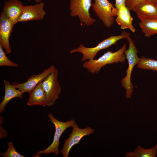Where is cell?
<instances>
[{"mask_svg":"<svg viewBox=\"0 0 157 157\" xmlns=\"http://www.w3.org/2000/svg\"><path fill=\"white\" fill-rule=\"evenodd\" d=\"M58 71L55 70L42 82V86L46 94L47 106L53 105L59 98L61 88L58 81Z\"/></svg>","mask_w":157,"mask_h":157,"instance_id":"obj_6","label":"cell"},{"mask_svg":"<svg viewBox=\"0 0 157 157\" xmlns=\"http://www.w3.org/2000/svg\"><path fill=\"white\" fill-rule=\"evenodd\" d=\"M55 69V67L52 65L47 69H44L41 73L32 75L24 83H19L14 82L13 84L23 93L26 92L29 93Z\"/></svg>","mask_w":157,"mask_h":157,"instance_id":"obj_9","label":"cell"},{"mask_svg":"<svg viewBox=\"0 0 157 157\" xmlns=\"http://www.w3.org/2000/svg\"><path fill=\"white\" fill-rule=\"evenodd\" d=\"M29 98L27 105L29 106L39 105L45 107L48 105L46 96L43 88L42 82L29 93Z\"/></svg>","mask_w":157,"mask_h":157,"instance_id":"obj_15","label":"cell"},{"mask_svg":"<svg viewBox=\"0 0 157 157\" xmlns=\"http://www.w3.org/2000/svg\"><path fill=\"white\" fill-rule=\"evenodd\" d=\"M139 26L146 37L149 38L157 34V18L141 21Z\"/></svg>","mask_w":157,"mask_h":157,"instance_id":"obj_17","label":"cell"},{"mask_svg":"<svg viewBox=\"0 0 157 157\" xmlns=\"http://www.w3.org/2000/svg\"><path fill=\"white\" fill-rule=\"evenodd\" d=\"M70 1L72 16H78L81 22L87 26L95 22V19L92 18L89 13L92 5L91 0H70Z\"/></svg>","mask_w":157,"mask_h":157,"instance_id":"obj_7","label":"cell"},{"mask_svg":"<svg viewBox=\"0 0 157 157\" xmlns=\"http://www.w3.org/2000/svg\"><path fill=\"white\" fill-rule=\"evenodd\" d=\"M72 127V131L69 138L64 140V144L60 152L63 157H68L72 148L75 145L79 144L81 139L84 136L94 133V130L88 126L80 128L76 124Z\"/></svg>","mask_w":157,"mask_h":157,"instance_id":"obj_8","label":"cell"},{"mask_svg":"<svg viewBox=\"0 0 157 157\" xmlns=\"http://www.w3.org/2000/svg\"><path fill=\"white\" fill-rule=\"evenodd\" d=\"M48 117L51 122L55 126V131L53 141L51 144L47 148L43 150L39 151L36 155L40 154H48L53 153L56 155L59 153V150L60 144V138L63 132L67 128L73 127L76 123L75 120L72 119L66 122H62L56 119L51 113L48 114Z\"/></svg>","mask_w":157,"mask_h":157,"instance_id":"obj_4","label":"cell"},{"mask_svg":"<svg viewBox=\"0 0 157 157\" xmlns=\"http://www.w3.org/2000/svg\"><path fill=\"white\" fill-rule=\"evenodd\" d=\"M130 35V34L123 31L119 35H112L103 40L97 46L92 47H88L83 44H80L78 47L71 50L70 53L78 52L83 55L81 61H85L94 59L97 54L100 50L108 48L112 45L115 44L118 41L123 39L126 38Z\"/></svg>","mask_w":157,"mask_h":157,"instance_id":"obj_2","label":"cell"},{"mask_svg":"<svg viewBox=\"0 0 157 157\" xmlns=\"http://www.w3.org/2000/svg\"><path fill=\"white\" fill-rule=\"evenodd\" d=\"M137 66L142 69L157 71V60L142 56L140 58Z\"/></svg>","mask_w":157,"mask_h":157,"instance_id":"obj_19","label":"cell"},{"mask_svg":"<svg viewBox=\"0 0 157 157\" xmlns=\"http://www.w3.org/2000/svg\"><path fill=\"white\" fill-rule=\"evenodd\" d=\"M157 2L150 0L142 1L133 9L141 21L157 18Z\"/></svg>","mask_w":157,"mask_h":157,"instance_id":"obj_11","label":"cell"},{"mask_svg":"<svg viewBox=\"0 0 157 157\" xmlns=\"http://www.w3.org/2000/svg\"><path fill=\"white\" fill-rule=\"evenodd\" d=\"M44 6L43 3L40 2L34 5L24 6L19 17L18 22L42 19L46 14L44 9Z\"/></svg>","mask_w":157,"mask_h":157,"instance_id":"obj_10","label":"cell"},{"mask_svg":"<svg viewBox=\"0 0 157 157\" xmlns=\"http://www.w3.org/2000/svg\"><path fill=\"white\" fill-rule=\"evenodd\" d=\"M130 11L125 3L122 5L118 9L115 21L120 26L121 29H129L134 33L136 29L133 25V19L131 16Z\"/></svg>","mask_w":157,"mask_h":157,"instance_id":"obj_14","label":"cell"},{"mask_svg":"<svg viewBox=\"0 0 157 157\" xmlns=\"http://www.w3.org/2000/svg\"></svg>","mask_w":157,"mask_h":157,"instance_id":"obj_25","label":"cell"},{"mask_svg":"<svg viewBox=\"0 0 157 157\" xmlns=\"http://www.w3.org/2000/svg\"><path fill=\"white\" fill-rule=\"evenodd\" d=\"M126 0H115V7L118 9L120 6L122 4L125 3Z\"/></svg>","mask_w":157,"mask_h":157,"instance_id":"obj_23","label":"cell"},{"mask_svg":"<svg viewBox=\"0 0 157 157\" xmlns=\"http://www.w3.org/2000/svg\"><path fill=\"white\" fill-rule=\"evenodd\" d=\"M146 0H150L157 2V0H126L125 4L130 10H132L140 3Z\"/></svg>","mask_w":157,"mask_h":157,"instance_id":"obj_22","label":"cell"},{"mask_svg":"<svg viewBox=\"0 0 157 157\" xmlns=\"http://www.w3.org/2000/svg\"><path fill=\"white\" fill-rule=\"evenodd\" d=\"M92 7L104 25L110 28L113 24L118 9L107 0H94Z\"/></svg>","mask_w":157,"mask_h":157,"instance_id":"obj_5","label":"cell"},{"mask_svg":"<svg viewBox=\"0 0 157 157\" xmlns=\"http://www.w3.org/2000/svg\"><path fill=\"white\" fill-rule=\"evenodd\" d=\"M3 84L5 87V94L0 104L1 113L4 112L6 105L13 99L16 98L22 99L23 93L13 84H10L8 81L4 80Z\"/></svg>","mask_w":157,"mask_h":157,"instance_id":"obj_16","label":"cell"},{"mask_svg":"<svg viewBox=\"0 0 157 157\" xmlns=\"http://www.w3.org/2000/svg\"><path fill=\"white\" fill-rule=\"evenodd\" d=\"M8 147L5 153H0L1 155L3 157H25L18 153L15 149L13 143L12 142L8 143Z\"/></svg>","mask_w":157,"mask_h":157,"instance_id":"obj_21","label":"cell"},{"mask_svg":"<svg viewBox=\"0 0 157 157\" xmlns=\"http://www.w3.org/2000/svg\"><path fill=\"white\" fill-rule=\"evenodd\" d=\"M13 26L10 20L2 11L0 16V44L8 54H10L12 51L9 37Z\"/></svg>","mask_w":157,"mask_h":157,"instance_id":"obj_12","label":"cell"},{"mask_svg":"<svg viewBox=\"0 0 157 157\" xmlns=\"http://www.w3.org/2000/svg\"><path fill=\"white\" fill-rule=\"evenodd\" d=\"M126 39L129 42V47L125 51L124 54L128 61V67L126 71V75L121 80V82L122 86L125 89V97L128 99L131 97L133 91V85L131 81L132 72L135 66L139 63L140 58L138 56V51L134 41L130 36Z\"/></svg>","mask_w":157,"mask_h":157,"instance_id":"obj_3","label":"cell"},{"mask_svg":"<svg viewBox=\"0 0 157 157\" xmlns=\"http://www.w3.org/2000/svg\"><path fill=\"white\" fill-rule=\"evenodd\" d=\"M24 6L18 0H9L5 2L2 11L14 26L18 22L19 17Z\"/></svg>","mask_w":157,"mask_h":157,"instance_id":"obj_13","label":"cell"},{"mask_svg":"<svg viewBox=\"0 0 157 157\" xmlns=\"http://www.w3.org/2000/svg\"><path fill=\"white\" fill-rule=\"evenodd\" d=\"M157 152V144L151 148L145 149L138 145L133 151L126 153V157H155Z\"/></svg>","mask_w":157,"mask_h":157,"instance_id":"obj_18","label":"cell"},{"mask_svg":"<svg viewBox=\"0 0 157 157\" xmlns=\"http://www.w3.org/2000/svg\"><path fill=\"white\" fill-rule=\"evenodd\" d=\"M2 46L0 44V66L18 67L19 65L12 62L8 59L3 50Z\"/></svg>","mask_w":157,"mask_h":157,"instance_id":"obj_20","label":"cell"},{"mask_svg":"<svg viewBox=\"0 0 157 157\" xmlns=\"http://www.w3.org/2000/svg\"><path fill=\"white\" fill-rule=\"evenodd\" d=\"M126 49L125 44L117 51H108L97 59H91L83 62V67L89 72L95 74L99 72L102 67L107 65L124 63L126 59L124 52Z\"/></svg>","mask_w":157,"mask_h":157,"instance_id":"obj_1","label":"cell"},{"mask_svg":"<svg viewBox=\"0 0 157 157\" xmlns=\"http://www.w3.org/2000/svg\"><path fill=\"white\" fill-rule=\"evenodd\" d=\"M28 0L29 1L30 0ZM41 0H35V2H36L37 3H40V2H41Z\"/></svg>","mask_w":157,"mask_h":157,"instance_id":"obj_24","label":"cell"}]
</instances>
